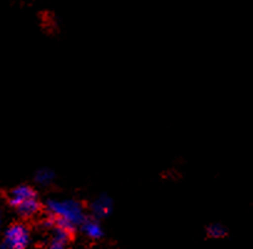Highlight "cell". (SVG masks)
<instances>
[{
    "label": "cell",
    "instance_id": "cell-1",
    "mask_svg": "<svg viewBox=\"0 0 253 249\" xmlns=\"http://www.w3.org/2000/svg\"><path fill=\"white\" fill-rule=\"evenodd\" d=\"M45 208L47 214L55 218V226L61 227L73 234L86 218L85 207L75 198L51 197L45 202Z\"/></svg>",
    "mask_w": 253,
    "mask_h": 249
},
{
    "label": "cell",
    "instance_id": "cell-2",
    "mask_svg": "<svg viewBox=\"0 0 253 249\" xmlns=\"http://www.w3.org/2000/svg\"><path fill=\"white\" fill-rule=\"evenodd\" d=\"M32 242L29 227L24 223H13L6 228L0 249H26Z\"/></svg>",
    "mask_w": 253,
    "mask_h": 249
},
{
    "label": "cell",
    "instance_id": "cell-3",
    "mask_svg": "<svg viewBox=\"0 0 253 249\" xmlns=\"http://www.w3.org/2000/svg\"><path fill=\"white\" fill-rule=\"evenodd\" d=\"M112 209H114V201L109 195H105V193L96 196L89 205L91 217L96 218L99 221L102 218L109 217Z\"/></svg>",
    "mask_w": 253,
    "mask_h": 249
},
{
    "label": "cell",
    "instance_id": "cell-4",
    "mask_svg": "<svg viewBox=\"0 0 253 249\" xmlns=\"http://www.w3.org/2000/svg\"><path fill=\"white\" fill-rule=\"evenodd\" d=\"M37 196L38 193L34 190V187L29 186V184H19V186L11 188L10 192L8 193V201L11 207L16 208L21 203L26 202L30 198L37 197Z\"/></svg>",
    "mask_w": 253,
    "mask_h": 249
},
{
    "label": "cell",
    "instance_id": "cell-5",
    "mask_svg": "<svg viewBox=\"0 0 253 249\" xmlns=\"http://www.w3.org/2000/svg\"><path fill=\"white\" fill-rule=\"evenodd\" d=\"M79 228H80L81 233L84 236L86 237L87 239H91V241H99V239H101L105 236L102 224L100 223L99 219L91 217V215L90 217L86 215V218L84 219Z\"/></svg>",
    "mask_w": 253,
    "mask_h": 249
},
{
    "label": "cell",
    "instance_id": "cell-6",
    "mask_svg": "<svg viewBox=\"0 0 253 249\" xmlns=\"http://www.w3.org/2000/svg\"><path fill=\"white\" fill-rule=\"evenodd\" d=\"M42 202H40L39 197L37 196V197L30 198V200H28L26 202L21 203V205L18 206L15 209L21 218L29 219V218H33L35 217V215L39 214L40 210H42Z\"/></svg>",
    "mask_w": 253,
    "mask_h": 249
},
{
    "label": "cell",
    "instance_id": "cell-7",
    "mask_svg": "<svg viewBox=\"0 0 253 249\" xmlns=\"http://www.w3.org/2000/svg\"><path fill=\"white\" fill-rule=\"evenodd\" d=\"M55 172L49 167H40L35 171L34 182L42 187H47L54 182Z\"/></svg>",
    "mask_w": 253,
    "mask_h": 249
},
{
    "label": "cell",
    "instance_id": "cell-8",
    "mask_svg": "<svg viewBox=\"0 0 253 249\" xmlns=\"http://www.w3.org/2000/svg\"><path fill=\"white\" fill-rule=\"evenodd\" d=\"M71 236L73 233L66 229L61 228V227L55 226L51 229V242L50 243H56V244H63V246H68L70 242Z\"/></svg>",
    "mask_w": 253,
    "mask_h": 249
},
{
    "label": "cell",
    "instance_id": "cell-9",
    "mask_svg": "<svg viewBox=\"0 0 253 249\" xmlns=\"http://www.w3.org/2000/svg\"><path fill=\"white\" fill-rule=\"evenodd\" d=\"M226 234H227V229L221 223H212L207 227V236L210 238L219 239L226 237Z\"/></svg>",
    "mask_w": 253,
    "mask_h": 249
},
{
    "label": "cell",
    "instance_id": "cell-10",
    "mask_svg": "<svg viewBox=\"0 0 253 249\" xmlns=\"http://www.w3.org/2000/svg\"><path fill=\"white\" fill-rule=\"evenodd\" d=\"M55 224H56V221H55V218L51 217V215L46 214L44 218H42V228L50 229V231H51V229L55 227Z\"/></svg>",
    "mask_w": 253,
    "mask_h": 249
},
{
    "label": "cell",
    "instance_id": "cell-11",
    "mask_svg": "<svg viewBox=\"0 0 253 249\" xmlns=\"http://www.w3.org/2000/svg\"><path fill=\"white\" fill-rule=\"evenodd\" d=\"M47 249H68V246H63V244H56V243H50Z\"/></svg>",
    "mask_w": 253,
    "mask_h": 249
},
{
    "label": "cell",
    "instance_id": "cell-12",
    "mask_svg": "<svg viewBox=\"0 0 253 249\" xmlns=\"http://www.w3.org/2000/svg\"><path fill=\"white\" fill-rule=\"evenodd\" d=\"M0 222H1V213H0Z\"/></svg>",
    "mask_w": 253,
    "mask_h": 249
},
{
    "label": "cell",
    "instance_id": "cell-13",
    "mask_svg": "<svg viewBox=\"0 0 253 249\" xmlns=\"http://www.w3.org/2000/svg\"><path fill=\"white\" fill-rule=\"evenodd\" d=\"M85 249H91V248H85Z\"/></svg>",
    "mask_w": 253,
    "mask_h": 249
},
{
    "label": "cell",
    "instance_id": "cell-14",
    "mask_svg": "<svg viewBox=\"0 0 253 249\" xmlns=\"http://www.w3.org/2000/svg\"><path fill=\"white\" fill-rule=\"evenodd\" d=\"M111 249H115V248H111Z\"/></svg>",
    "mask_w": 253,
    "mask_h": 249
}]
</instances>
